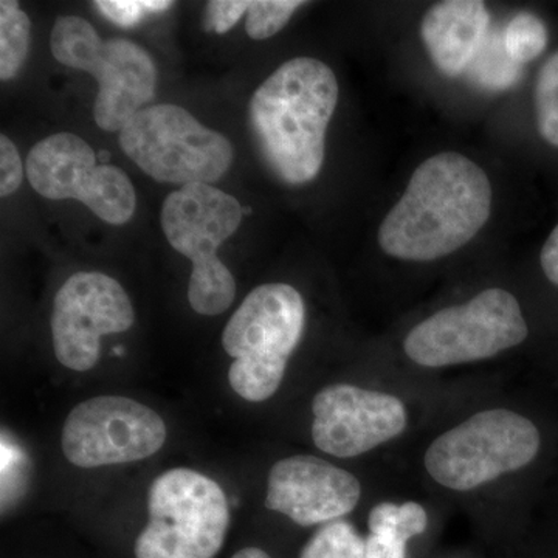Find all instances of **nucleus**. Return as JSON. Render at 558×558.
<instances>
[{
  "mask_svg": "<svg viewBox=\"0 0 558 558\" xmlns=\"http://www.w3.org/2000/svg\"><path fill=\"white\" fill-rule=\"evenodd\" d=\"M492 185L475 161L440 153L418 165L379 230L380 248L396 259L428 263L464 247L486 226Z\"/></svg>",
  "mask_w": 558,
  "mask_h": 558,
  "instance_id": "f257e3e1",
  "label": "nucleus"
},
{
  "mask_svg": "<svg viewBox=\"0 0 558 558\" xmlns=\"http://www.w3.org/2000/svg\"><path fill=\"white\" fill-rule=\"evenodd\" d=\"M24 167L16 145L5 134L0 135V196H11L20 189Z\"/></svg>",
  "mask_w": 558,
  "mask_h": 558,
  "instance_id": "b1692460",
  "label": "nucleus"
},
{
  "mask_svg": "<svg viewBox=\"0 0 558 558\" xmlns=\"http://www.w3.org/2000/svg\"><path fill=\"white\" fill-rule=\"evenodd\" d=\"M490 14L478 0H447L425 13L421 24L433 64L447 76L468 72L486 39Z\"/></svg>",
  "mask_w": 558,
  "mask_h": 558,
  "instance_id": "2eb2a0df",
  "label": "nucleus"
},
{
  "mask_svg": "<svg viewBox=\"0 0 558 558\" xmlns=\"http://www.w3.org/2000/svg\"><path fill=\"white\" fill-rule=\"evenodd\" d=\"M304 325L306 306L292 286L269 282L248 293L222 333V347L234 359L229 380L238 396L264 402L278 391Z\"/></svg>",
  "mask_w": 558,
  "mask_h": 558,
  "instance_id": "7ed1b4c3",
  "label": "nucleus"
},
{
  "mask_svg": "<svg viewBox=\"0 0 558 558\" xmlns=\"http://www.w3.org/2000/svg\"><path fill=\"white\" fill-rule=\"evenodd\" d=\"M502 38L509 57L521 65L537 60L548 46L546 25L538 16L526 11L510 20Z\"/></svg>",
  "mask_w": 558,
  "mask_h": 558,
  "instance_id": "aec40b11",
  "label": "nucleus"
},
{
  "mask_svg": "<svg viewBox=\"0 0 558 558\" xmlns=\"http://www.w3.org/2000/svg\"><path fill=\"white\" fill-rule=\"evenodd\" d=\"M539 263H542L543 274L558 288V226L543 245Z\"/></svg>",
  "mask_w": 558,
  "mask_h": 558,
  "instance_id": "bb28decb",
  "label": "nucleus"
},
{
  "mask_svg": "<svg viewBox=\"0 0 558 558\" xmlns=\"http://www.w3.org/2000/svg\"><path fill=\"white\" fill-rule=\"evenodd\" d=\"M32 22L14 0L0 2V80L9 81L20 73L28 57Z\"/></svg>",
  "mask_w": 558,
  "mask_h": 558,
  "instance_id": "f3484780",
  "label": "nucleus"
},
{
  "mask_svg": "<svg viewBox=\"0 0 558 558\" xmlns=\"http://www.w3.org/2000/svg\"><path fill=\"white\" fill-rule=\"evenodd\" d=\"M469 78L483 89L501 92L515 86L523 76V65L509 57L502 32L490 31L468 69Z\"/></svg>",
  "mask_w": 558,
  "mask_h": 558,
  "instance_id": "dca6fc26",
  "label": "nucleus"
},
{
  "mask_svg": "<svg viewBox=\"0 0 558 558\" xmlns=\"http://www.w3.org/2000/svg\"><path fill=\"white\" fill-rule=\"evenodd\" d=\"M369 532H384L403 542L424 534L428 527V512L416 501L379 502L371 509Z\"/></svg>",
  "mask_w": 558,
  "mask_h": 558,
  "instance_id": "a211bd4d",
  "label": "nucleus"
},
{
  "mask_svg": "<svg viewBox=\"0 0 558 558\" xmlns=\"http://www.w3.org/2000/svg\"><path fill=\"white\" fill-rule=\"evenodd\" d=\"M98 10L120 27L130 28L138 24L148 13H159L171 9L172 2L165 0H98L94 3Z\"/></svg>",
  "mask_w": 558,
  "mask_h": 558,
  "instance_id": "5701e85b",
  "label": "nucleus"
},
{
  "mask_svg": "<svg viewBox=\"0 0 558 558\" xmlns=\"http://www.w3.org/2000/svg\"><path fill=\"white\" fill-rule=\"evenodd\" d=\"M167 440L163 418L143 403L100 396L65 418L62 451L76 468L126 464L156 454Z\"/></svg>",
  "mask_w": 558,
  "mask_h": 558,
  "instance_id": "9b49d317",
  "label": "nucleus"
},
{
  "mask_svg": "<svg viewBox=\"0 0 558 558\" xmlns=\"http://www.w3.org/2000/svg\"><path fill=\"white\" fill-rule=\"evenodd\" d=\"M304 2L293 0H253L248 2L245 32L252 39L264 40L277 35Z\"/></svg>",
  "mask_w": 558,
  "mask_h": 558,
  "instance_id": "4be33fe9",
  "label": "nucleus"
},
{
  "mask_svg": "<svg viewBox=\"0 0 558 558\" xmlns=\"http://www.w3.org/2000/svg\"><path fill=\"white\" fill-rule=\"evenodd\" d=\"M28 182L51 201L75 199L110 226L131 220L137 205L126 172L97 165L89 143L70 132L50 135L33 146L27 157Z\"/></svg>",
  "mask_w": 558,
  "mask_h": 558,
  "instance_id": "9d476101",
  "label": "nucleus"
},
{
  "mask_svg": "<svg viewBox=\"0 0 558 558\" xmlns=\"http://www.w3.org/2000/svg\"><path fill=\"white\" fill-rule=\"evenodd\" d=\"M527 336L519 300L494 288L422 319L403 340V351L421 368H449L497 357Z\"/></svg>",
  "mask_w": 558,
  "mask_h": 558,
  "instance_id": "423d86ee",
  "label": "nucleus"
},
{
  "mask_svg": "<svg viewBox=\"0 0 558 558\" xmlns=\"http://www.w3.org/2000/svg\"><path fill=\"white\" fill-rule=\"evenodd\" d=\"M337 101L339 83L332 69L307 57L284 62L253 94L250 124L279 180L304 185L317 178Z\"/></svg>",
  "mask_w": 558,
  "mask_h": 558,
  "instance_id": "f03ea898",
  "label": "nucleus"
},
{
  "mask_svg": "<svg viewBox=\"0 0 558 558\" xmlns=\"http://www.w3.org/2000/svg\"><path fill=\"white\" fill-rule=\"evenodd\" d=\"M542 435L531 418L509 409H487L459 422L429 442L424 468L453 492H473L535 461Z\"/></svg>",
  "mask_w": 558,
  "mask_h": 558,
  "instance_id": "20e7f679",
  "label": "nucleus"
},
{
  "mask_svg": "<svg viewBox=\"0 0 558 558\" xmlns=\"http://www.w3.org/2000/svg\"><path fill=\"white\" fill-rule=\"evenodd\" d=\"M242 218L240 202L207 183L182 186L163 202L165 236L193 263L189 300L197 314H223L236 296V281L216 253L240 229Z\"/></svg>",
  "mask_w": 558,
  "mask_h": 558,
  "instance_id": "39448f33",
  "label": "nucleus"
},
{
  "mask_svg": "<svg viewBox=\"0 0 558 558\" xmlns=\"http://www.w3.org/2000/svg\"><path fill=\"white\" fill-rule=\"evenodd\" d=\"M134 307L120 282L98 271H80L54 296L51 336L65 368L89 371L100 359L101 337L134 325Z\"/></svg>",
  "mask_w": 558,
  "mask_h": 558,
  "instance_id": "f8f14e48",
  "label": "nucleus"
},
{
  "mask_svg": "<svg viewBox=\"0 0 558 558\" xmlns=\"http://www.w3.org/2000/svg\"><path fill=\"white\" fill-rule=\"evenodd\" d=\"M365 545V558H407L409 543L384 532H369Z\"/></svg>",
  "mask_w": 558,
  "mask_h": 558,
  "instance_id": "a878e982",
  "label": "nucleus"
},
{
  "mask_svg": "<svg viewBox=\"0 0 558 558\" xmlns=\"http://www.w3.org/2000/svg\"><path fill=\"white\" fill-rule=\"evenodd\" d=\"M50 47L62 65L83 70L98 81L94 119L102 131L123 130L156 95L153 58L132 40H102L83 17H58Z\"/></svg>",
  "mask_w": 558,
  "mask_h": 558,
  "instance_id": "0eeeda50",
  "label": "nucleus"
},
{
  "mask_svg": "<svg viewBox=\"0 0 558 558\" xmlns=\"http://www.w3.org/2000/svg\"><path fill=\"white\" fill-rule=\"evenodd\" d=\"M231 558H270L269 554L258 548H245L234 554Z\"/></svg>",
  "mask_w": 558,
  "mask_h": 558,
  "instance_id": "cd10ccee",
  "label": "nucleus"
},
{
  "mask_svg": "<svg viewBox=\"0 0 558 558\" xmlns=\"http://www.w3.org/2000/svg\"><path fill=\"white\" fill-rule=\"evenodd\" d=\"M149 521L135 542L137 558H213L230 524L218 483L196 470L172 469L154 480Z\"/></svg>",
  "mask_w": 558,
  "mask_h": 558,
  "instance_id": "6e6552de",
  "label": "nucleus"
},
{
  "mask_svg": "<svg viewBox=\"0 0 558 558\" xmlns=\"http://www.w3.org/2000/svg\"><path fill=\"white\" fill-rule=\"evenodd\" d=\"M247 0H218V2H209L207 7V21L213 31L223 35L231 31L242 14L247 11Z\"/></svg>",
  "mask_w": 558,
  "mask_h": 558,
  "instance_id": "393cba45",
  "label": "nucleus"
},
{
  "mask_svg": "<svg viewBox=\"0 0 558 558\" xmlns=\"http://www.w3.org/2000/svg\"><path fill=\"white\" fill-rule=\"evenodd\" d=\"M360 498L357 476L312 454L281 459L267 481L266 508L304 527L343 519Z\"/></svg>",
  "mask_w": 558,
  "mask_h": 558,
  "instance_id": "4468645a",
  "label": "nucleus"
},
{
  "mask_svg": "<svg viewBox=\"0 0 558 558\" xmlns=\"http://www.w3.org/2000/svg\"><path fill=\"white\" fill-rule=\"evenodd\" d=\"M539 135L558 148V51L539 69L535 86Z\"/></svg>",
  "mask_w": 558,
  "mask_h": 558,
  "instance_id": "412c9836",
  "label": "nucleus"
},
{
  "mask_svg": "<svg viewBox=\"0 0 558 558\" xmlns=\"http://www.w3.org/2000/svg\"><path fill=\"white\" fill-rule=\"evenodd\" d=\"M365 538L343 520L332 521L315 532L300 558H365Z\"/></svg>",
  "mask_w": 558,
  "mask_h": 558,
  "instance_id": "6ab92c4d",
  "label": "nucleus"
},
{
  "mask_svg": "<svg viewBox=\"0 0 558 558\" xmlns=\"http://www.w3.org/2000/svg\"><path fill=\"white\" fill-rule=\"evenodd\" d=\"M312 439L323 453L357 458L398 439L409 428L410 414L398 396L333 384L312 402Z\"/></svg>",
  "mask_w": 558,
  "mask_h": 558,
  "instance_id": "ddd939ff",
  "label": "nucleus"
},
{
  "mask_svg": "<svg viewBox=\"0 0 558 558\" xmlns=\"http://www.w3.org/2000/svg\"><path fill=\"white\" fill-rule=\"evenodd\" d=\"M120 146L149 178L180 189L218 182L233 161L229 140L175 105L140 110L120 131Z\"/></svg>",
  "mask_w": 558,
  "mask_h": 558,
  "instance_id": "1a4fd4ad",
  "label": "nucleus"
}]
</instances>
